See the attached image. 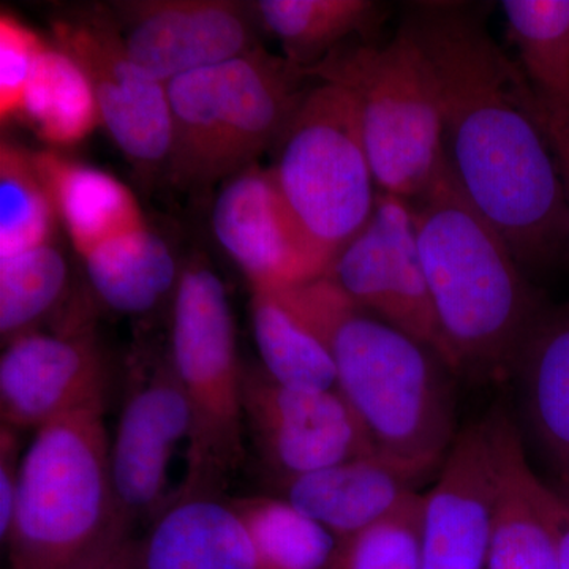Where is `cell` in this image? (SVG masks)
<instances>
[{
  "instance_id": "1",
  "label": "cell",
  "mask_w": 569,
  "mask_h": 569,
  "mask_svg": "<svg viewBox=\"0 0 569 569\" xmlns=\"http://www.w3.org/2000/svg\"><path fill=\"white\" fill-rule=\"evenodd\" d=\"M400 24L432 67L445 162L460 192L520 264L569 250V206L541 108L518 62L490 36L477 3H407Z\"/></svg>"
},
{
  "instance_id": "2",
  "label": "cell",
  "mask_w": 569,
  "mask_h": 569,
  "mask_svg": "<svg viewBox=\"0 0 569 569\" xmlns=\"http://www.w3.org/2000/svg\"><path fill=\"white\" fill-rule=\"evenodd\" d=\"M440 336V356L460 376L507 380L549 305L511 247L443 173L408 201Z\"/></svg>"
},
{
  "instance_id": "3",
  "label": "cell",
  "mask_w": 569,
  "mask_h": 569,
  "mask_svg": "<svg viewBox=\"0 0 569 569\" xmlns=\"http://www.w3.org/2000/svg\"><path fill=\"white\" fill-rule=\"evenodd\" d=\"M274 293L328 346L337 391L378 455L429 477L440 470L459 433L447 362L356 307L325 276Z\"/></svg>"
},
{
  "instance_id": "4",
  "label": "cell",
  "mask_w": 569,
  "mask_h": 569,
  "mask_svg": "<svg viewBox=\"0 0 569 569\" xmlns=\"http://www.w3.org/2000/svg\"><path fill=\"white\" fill-rule=\"evenodd\" d=\"M299 67L257 47L168 82L167 168L183 190L209 189L257 164L272 149L310 88Z\"/></svg>"
},
{
  "instance_id": "5",
  "label": "cell",
  "mask_w": 569,
  "mask_h": 569,
  "mask_svg": "<svg viewBox=\"0 0 569 569\" xmlns=\"http://www.w3.org/2000/svg\"><path fill=\"white\" fill-rule=\"evenodd\" d=\"M104 410L93 403L36 430L2 539L9 569L70 568L121 522Z\"/></svg>"
},
{
  "instance_id": "6",
  "label": "cell",
  "mask_w": 569,
  "mask_h": 569,
  "mask_svg": "<svg viewBox=\"0 0 569 569\" xmlns=\"http://www.w3.org/2000/svg\"><path fill=\"white\" fill-rule=\"evenodd\" d=\"M302 73L350 97L380 192L413 201L443 173L436 77L402 24L385 43L348 41Z\"/></svg>"
},
{
  "instance_id": "7",
  "label": "cell",
  "mask_w": 569,
  "mask_h": 569,
  "mask_svg": "<svg viewBox=\"0 0 569 569\" xmlns=\"http://www.w3.org/2000/svg\"><path fill=\"white\" fill-rule=\"evenodd\" d=\"M168 355L192 418L186 477L171 498L222 497L246 459V367L227 290L204 261L193 260L179 277Z\"/></svg>"
},
{
  "instance_id": "8",
  "label": "cell",
  "mask_w": 569,
  "mask_h": 569,
  "mask_svg": "<svg viewBox=\"0 0 569 569\" xmlns=\"http://www.w3.org/2000/svg\"><path fill=\"white\" fill-rule=\"evenodd\" d=\"M272 148L269 170L283 200L332 263L369 220L378 193L350 97L313 80Z\"/></svg>"
},
{
  "instance_id": "9",
  "label": "cell",
  "mask_w": 569,
  "mask_h": 569,
  "mask_svg": "<svg viewBox=\"0 0 569 569\" xmlns=\"http://www.w3.org/2000/svg\"><path fill=\"white\" fill-rule=\"evenodd\" d=\"M56 47L91 81L102 123L127 159L141 168L167 164L171 114L167 86L132 61L111 7H84L52 22Z\"/></svg>"
},
{
  "instance_id": "10",
  "label": "cell",
  "mask_w": 569,
  "mask_h": 569,
  "mask_svg": "<svg viewBox=\"0 0 569 569\" xmlns=\"http://www.w3.org/2000/svg\"><path fill=\"white\" fill-rule=\"evenodd\" d=\"M325 277L356 307L440 356L436 313L407 200L378 190L369 220L336 254Z\"/></svg>"
},
{
  "instance_id": "11",
  "label": "cell",
  "mask_w": 569,
  "mask_h": 569,
  "mask_svg": "<svg viewBox=\"0 0 569 569\" xmlns=\"http://www.w3.org/2000/svg\"><path fill=\"white\" fill-rule=\"evenodd\" d=\"M190 408L170 355L130 366L121 415L111 438V473L118 518L132 527L156 519L170 503L168 471L189 441Z\"/></svg>"
},
{
  "instance_id": "12",
  "label": "cell",
  "mask_w": 569,
  "mask_h": 569,
  "mask_svg": "<svg viewBox=\"0 0 569 569\" xmlns=\"http://www.w3.org/2000/svg\"><path fill=\"white\" fill-rule=\"evenodd\" d=\"M246 436L279 481L377 452L337 389L283 387L261 367L244 369Z\"/></svg>"
},
{
  "instance_id": "13",
  "label": "cell",
  "mask_w": 569,
  "mask_h": 569,
  "mask_svg": "<svg viewBox=\"0 0 569 569\" xmlns=\"http://www.w3.org/2000/svg\"><path fill=\"white\" fill-rule=\"evenodd\" d=\"M501 417L460 430L422 496V569H486L501 468Z\"/></svg>"
},
{
  "instance_id": "14",
  "label": "cell",
  "mask_w": 569,
  "mask_h": 569,
  "mask_svg": "<svg viewBox=\"0 0 569 569\" xmlns=\"http://www.w3.org/2000/svg\"><path fill=\"white\" fill-rule=\"evenodd\" d=\"M212 228L252 291L312 282L331 264L288 208L271 170L258 163L223 182L213 204Z\"/></svg>"
},
{
  "instance_id": "15",
  "label": "cell",
  "mask_w": 569,
  "mask_h": 569,
  "mask_svg": "<svg viewBox=\"0 0 569 569\" xmlns=\"http://www.w3.org/2000/svg\"><path fill=\"white\" fill-rule=\"evenodd\" d=\"M108 369L88 329L31 331L6 343L0 358L2 426L39 430L93 403L107 402Z\"/></svg>"
},
{
  "instance_id": "16",
  "label": "cell",
  "mask_w": 569,
  "mask_h": 569,
  "mask_svg": "<svg viewBox=\"0 0 569 569\" xmlns=\"http://www.w3.org/2000/svg\"><path fill=\"white\" fill-rule=\"evenodd\" d=\"M111 9L132 61L164 86L260 47L250 9L231 0H141Z\"/></svg>"
},
{
  "instance_id": "17",
  "label": "cell",
  "mask_w": 569,
  "mask_h": 569,
  "mask_svg": "<svg viewBox=\"0 0 569 569\" xmlns=\"http://www.w3.org/2000/svg\"><path fill=\"white\" fill-rule=\"evenodd\" d=\"M429 475L385 456L359 458L279 481L282 498L337 538L353 537L402 507Z\"/></svg>"
},
{
  "instance_id": "18",
  "label": "cell",
  "mask_w": 569,
  "mask_h": 569,
  "mask_svg": "<svg viewBox=\"0 0 569 569\" xmlns=\"http://www.w3.org/2000/svg\"><path fill=\"white\" fill-rule=\"evenodd\" d=\"M137 569H260L252 539L222 497L171 498L137 539Z\"/></svg>"
},
{
  "instance_id": "19",
  "label": "cell",
  "mask_w": 569,
  "mask_h": 569,
  "mask_svg": "<svg viewBox=\"0 0 569 569\" xmlns=\"http://www.w3.org/2000/svg\"><path fill=\"white\" fill-rule=\"evenodd\" d=\"M500 490L486 569H560L552 486L527 460L518 427L501 417Z\"/></svg>"
},
{
  "instance_id": "20",
  "label": "cell",
  "mask_w": 569,
  "mask_h": 569,
  "mask_svg": "<svg viewBox=\"0 0 569 569\" xmlns=\"http://www.w3.org/2000/svg\"><path fill=\"white\" fill-rule=\"evenodd\" d=\"M515 376L531 432L556 479L552 488L569 500V299L539 318Z\"/></svg>"
},
{
  "instance_id": "21",
  "label": "cell",
  "mask_w": 569,
  "mask_h": 569,
  "mask_svg": "<svg viewBox=\"0 0 569 569\" xmlns=\"http://www.w3.org/2000/svg\"><path fill=\"white\" fill-rule=\"evenodd\" d=\"M33 160L80 257L146 224L133 193L114 176L56 151L33 153Z\"/></svg>"
},
{
  "instance_id": "22",
  "label": "cell",
  "mask_w": 569,
  "mask_h": 569,
  "mask_svg": "<svg viewBox=\"0 0 569 569\" xmlns=\"http://www.w3.org/2000/svg\"><path fill=\"white\" fill-rule=\"evenodd\" d=\"M97 298L123 316H144L174 295L179 271L170 246L146 224L82 254Z\"/></svg>"
},
{
  "instance_id": "23",
  "label": "cell",
  "mask_w": 569,
  "mask_h": 569,
  "mask_svg": "<svg viewBox=\"0 0 569 569\" xmlns=\"http://www.w3.org/2000/svg\"><path fill=\"white\" fill-rule=\"evenodd\" d=\"M252 10L282 43L284 59L301 70L325 61L351 37L376 39L388 13L372 0H260Z\"/></svg>"
},
{
  "instance_id": "24",
  "label": "cell",
  "mask_w": 569,
  "mask_h": 569,
  "mask_svg": "<svg viewBox=\"0 0 569 569\" xmlns=\"http://www.w3.org/2000/svg\"><path fill=\"white\" fill-rule=\"evenodd\" d=\"M508 39L542 118L569 116V0H503Z\"/></svg>"
},
{
  "instance_id": "25",
  "label": "cell",
  "mask_w": 569,
  "mask_h": 569,
  "mask_svg": "<svg viewBox=\"0 0 569 569\" xmlns=\"http://www.w3.org/2000/svg\"><path fill=\"white\" fill-rule=\"evenodd\" d=\"M250 316L261 369L283 387L337 389L331 351L274 291H252Z\"/></svg>"
},
{
  "instance_id": "26",
  "label": "cell",
  "mask_w": 569,
  "mask_h": 569,
  "mask_svg": "<svg viewBox=\"0 0 569 569\" xmlns=\"http://www.w3.org/2000/svg\"><path fill=\"white\" fill-rule=\"evenodd\" d=\"M21 114L52 146L80 142L102 123L88 74L70 54L48 43L26 89Z\"/></svg>"
},
{
  "instance_id": "27",
  "label": "cell",
  "mask_w": 569,
  "mask_h": 569,
  "mask_svg": "<svg viewBox=\"0 0 569 569\" xmlns=\"http://www.w3.org/2000/svg\"><path fill=\"white\" fill-rule=\"evenodd\" d=\"M230 501L252 539L260 569H329L339 538L284 498Z\"/></svg>"
},
{
  "instance_id": "28",
  "label": "cell",
  "mask_w": 569,
  "mask_h": 569,
  "mask_svg": "<svg viewBox=\"0 0 569 569\" xmlns=\"http://www.w3.org/2000/svg\"><path fill=\"white\" fill-rule=\"evenodd\" d=\"M59 222L33 153L0 146V258L50 244Z\"/></svg>"
},
{
  "instance_id": "29",
  "label": "cell",
  "mask_w": 569,
  "mask_h": 569,
  "mask_svg": "<svg viewBox=\"0 0 569 569\" xmlns=\"http://www.w3.org/2000/svg\"><path fill=\"white\" fill-rule=\"evenodd\" d=\"M69 282L61 250L44 244L0 258V335L3 343L26 332L58 306Z\"/></svg>"
},
{
  "instance_id": "30",
  "label": "cell",
  "mask_w": 569,
  "mask_h": 569,
  "mask_svg": "<svg viewBox=\"0 0 569 569\" xmlns=\"http://www.w3.org/2000/svg\"><path fill=\"white\" fill-rule=\"evenodd\" d=\"M422 496L353 537L340 539L329 569H422Z\"/></svg>"
},
{
  "instance_id": "31",
  "label": "cell",
  "mask_w": 569,
  "mask_h": 569,
  "mask_svg": "<svg viewBox=\"0 0 569 569\" xmlns=\"http://www.w3.org/2000/svg\"><path fill=\"white\" fill-rule=\"evenodd\" d=\"M47 41L7 11L0 14V119L21 114L26 89Z\"/></svg>"
},
{
  "instance_id": "32",
  "label": "cell",
  "mask_w": 569,
  "mask_h": 569,
  "mask_svg": "<svg viewBox=\"0 0 569 569\" xmlns=\"http://www.w3.org/2000/svg\"><path fill=\"white\" fill-rule=\"evenodd\" d=\"M132 527L119 522L88 553L67 569H137V539Z\"/></svg>"
},
{
  "instance_id": "33",
  "label": "cell",
  "mask_w": 569,
  "mask_h": 569,
  "mask_svg": "<svg viewBox=\"0 0 569 569\" xmlns=\"http://www.w3.org/2000/svg\"><path fill=\"white\" fill-rule=\"evenodd\" d=\"M20 432L11 427H0V537L6 538L13 518L20 482Z\"/></svg>"
},
{
  "instance_id": "34",
  "label": "cell",
  "mask_w": 569,
  "mask_h": 569,
  "mask_svg": "<svg viewBox=\"0 0 569 569\" xmlns=\"http://www.w3.org/2000/svg\"><path fill=\"white\" fill-rule=\"evenodd\" d=\"M545 127L552 151L556 153L557 163H559L569 206V116L559 119H545Z\"/></svg>"
},
{
  "instance_id": "35",
  "label": "cell",
  "mask_w": 569,
  "mask_h": 569,
  "mask_svg": "<svg viewBox=\"0 0 569 569\" xmlns=\"http://www.w3.org/2000/svg\"><path fill=\"white\" fill-rule=\"evenodd\" d=\"M552 518L559 539L560 569H569V500L556 489L552 497Z\"/></svg>"
}]
</instances>
